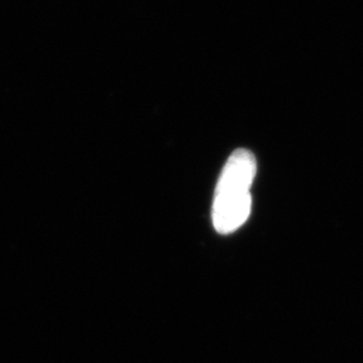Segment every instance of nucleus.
<instances>
[{"mask_svg":"<svg viewBox=\"0 0 363 363\" xmlns=\"http://www.w3.org/2000/svg\"><path fill=\"white\" fill-rule=\"evenodd\" d=\"M257 174V160L247 150L230 155L220 175L213 203V223L220 233L237 230L250 216V186Z\"/></svg>","mask_w":363,"mask_h":363,"instance_id":"nucleus-1","label":"nucleus"}]
</instances>
